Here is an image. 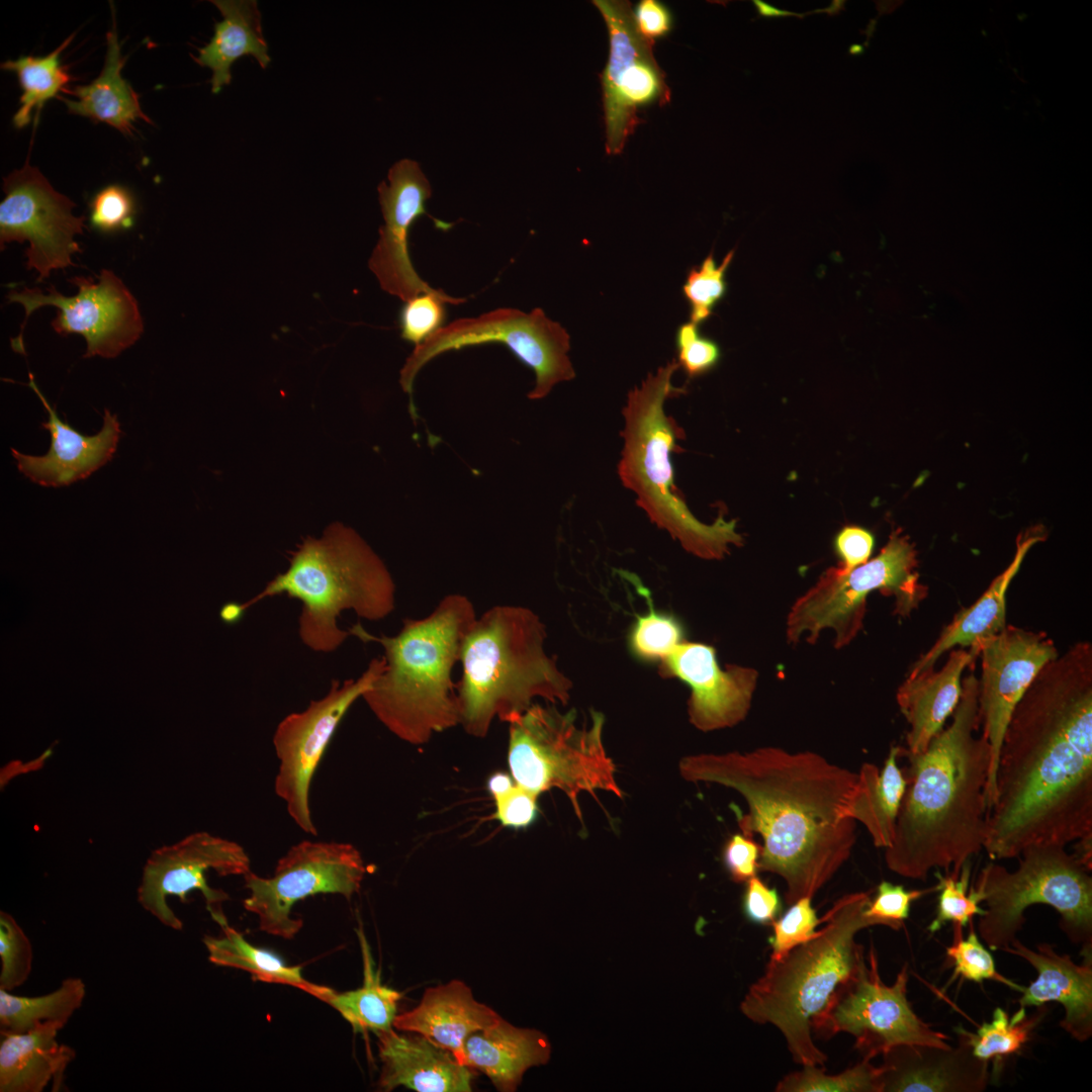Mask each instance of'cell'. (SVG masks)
Segmentation results:
<instances>
[{
    "mask_svg": "<svg viewBox=\"0 0 1092 1092\" xmlns=\"http://www.w3.org/2000/svg\"><path fill=\"white\" fill-rule=\"evenodd\" d=\"M134 203L130 192L120 185L101 189L90 204V222L98 231L112 233L132 224Z\"/></svg>",
    "mask_w": 1092,
    "mask_h": 1092,
    "instance_id": "obj_50",
    "label": "cell"
},
{
    "mask_svg": "<svg viewBox=\"0 0 1092 1092\" xmlns=\"http://www.w3.org/2000/svg\"><path fill=\"white\" fill-rule=\"evenodd\" d=\"M979 652L980 646L953 648L940 669L932 667L908 673L896 695L909 726L907 748H902L905 753L923 752L943 728L960 702L963 672Z\"/></svg>",
    "mask_w": 1092,
    "mask_h": 1092,
    "instance_id": "obj_27",
    "label": "cell"
},
{
    "mask_svg": "<svg viewBox=\"0 0 1092 1092\" xmlns=\"http://www.w3.org/2000/svg\"><path fill=\"white\" fill-rule=\"evenodd\" d=\"M28 385L49 413V420L41 426L50 432L52 442L43 456L26 455L11 449L17 468L24 476L42 486L70 485L87 478L111 460L121 433L116 415L105 410L101 430L96 435L85 436L58 417L31 373Z\"/></svg>",
    "mask_w": 1092,
    "mask_h": 1092,
    "instance_id": "obj_23",
    "label": "cell"
},
{
    "mask_svg": "<svg viewBox=\"0 0 1092 1092\" xmlns=\"http://www.w3.org/2000/svg\"><path fill=\"white\" fill-rule=\"evenodd\" d=\"M357 933L363 961L362 986L342 993L325 987L317 999L336 1009L355 1031L377 1033L389 1030L393 1028L397 1004L402 994L381 983L362 929Z\"/></svg>",
    "mask_w": 1092,
    "mask_h": 1092,
    "instance_id": "obj_35",
    "label": "cell"
},
{
    "mask_svg": "<svg viewBox=\"0 0 1092 1092\" xmlns=\"http://www.w3.org/2000/svg\"><path fill=\"white\" fill-rule=\"evenodd\" d=\"M915 551L905 537L894 533L873 559L850 571L827 569L800 597L787 618V638L796 643L803 634L813 643L824 629L835 632V647L847 645L861 627L868 596L880 590L895 598L896 612L908 615L926 589L914 572Z\"/></svg>",
    "mask_w": 1092,
    "mask_h": 1092,
    "instance_id": "obj_11",
    "label": "cell"
},
{
    "mask_svg": "<svg viewBox=\"0 0 1092 1092\" xmlns=\"http://www.w3.org/2000/svg\"><path fill=\"white\" fill-rule=\"evenodd\" d=\"M979 680L962 679V695L951 722L909 760L908 780L891 845L885 848L890 871L924 881L931 870L959 874L983 848L987 830L986 788L991 763L981 734Z\"/></svg>",
    "mask_w": 1092,
    "mask_h": 1092,
    "instance_id": "obj_3",
    "label": "cell"
},
{
    "mask_svg": "<svg viewBox=\"0 0 1092 1092\" xmlns=\"http://www.w3.org/2000/svg\"><path fill=\"white\" fill-rule=\"evenodd\" d=\"M777 1092H883L882 1070L862 1058L854 1066L835 1075L824 1068L803 1066L786 1075L776 1086Z\"/></svg>",
    "mask_w": 1092,
    "mask_h": 1092,
    "instance_id": "obj_40",
    "label": "cell"
},
{
    "mask_svg": "<svg viewBox=\"0 0 1092 1092\" xmlns=\"http://www.w3.org/2000/svg\"><path fill=\"white\" fill-rule=\"evenodd\" d=\"M759 855L760 845L754 842L751 836L738 833L726 843L723 861L731 879L736 883H743L756 876Z\"/></svg>",
    "mask_w": 1092,
    "mask_h": 1092,
    "instance_id": "obj_52",
    "label": "cell"
},
{
    "mask_svg": "<svg viewBox=\"0 0 1092 1092\" xmlns=\"http://www.w3.org/2000/svg\"><path fill=\"white\" fill-rule=\"evenodd\" d=\"M908 967L893 985L883 983L874 945L855 976L834 995L816 1018L812 1033L830 1038L840 1032L852 1035L854 1049L872 1060L899 1044L949 1048L948 1037L933 1030L912 1010L907 999Z\"/></svg>",
    "mask_w": 1092,
    "mask_h": 1092,
    "instance_id": "obj_13",
    "label": "cell"
},
{
    "mask_svg": "<svg viewBox=\"0 0 1092 1092\" xmlns=\"http://www.w3.org/2000/svg\"><path fill=\"white\" fill-rule=\"evenodd\" d=\"M399 1033L394 1028L375 1033L381 1072L378 1088L391 1091L399 1086L418 1092H469L473 1070L460 1064L449 1051L427 1037Z\"/></svg>",
    "mask_w": 1092,
    "mask_h": 1092,
    "instance_id": "obj_26",
    "label": "cell"
},
{
    "mask_svg": "<svg viewBox=\"0 0 1092 1092\" xmlns=\"http://www.w3.org/2000/svg\"><path fill=\"white\" fill-rule=\"evenodd\" d=\"M379 203L384 224L368 265L380 287L403 302L422 293H438L415 270L408 254V232L416 219L426 215L442 231L452 228L449 222L433 217L426 210L432 187L420 165L413 160L396 162L388 172V184L378 185Z\"/></svg>",
    "mask_w": 1092,
    "mask_h": 1092,
    "instance_id": "obj_21",
    "label": "cell"
},
{
    "mask_svg": "<svg viewBox=\"0 0 1092 1092\" xmlns=\"http://www.w3.org/2000/svg\"><path fill=\"white\" fill-rule=\"evenodd\" d=\"M500 1018L493 1009L476 1001L464 982L452 980L428 988L417 1007L396 1015L393 1028L427 1037L463 1065L468 1036Z\"/></svg>",
    "mask_w": 1092,
    "mask_h": 1092,
    "instance_id": "obj_28",
    "label": "cell"
},
{
    "mask_svg": "<svg viewBox=\"0 0 1092 1092\" xmlns=\"http://www.w3.org/2000/svg\"><path fill=\"white\" fill-rule=\"evenodd\" d=\"M110 6L112 27L106 34L107 51L100 74L88 85L67 90L66 93L75 96V100L62 96L59 99L66 104L69 113L107 123L123 134L131 135L138 120L147 123L152 120L143 111L139 94L121 75L126 58L121 55L112 2Z\"/></svg>",
    "mask_w": 1092,
    "mask_h": 1092,
    "instance_id": "obj_31",
    "label": "cell"
},
{
    "mask_svg": "<svg viewBox=\"0 0 1092 1092\" xmlns=\"http://www.w3.org/2000/svg\"><path fill=\"white\" fill-rule=\"evenodd\" d=\"M0 989L11 991L29 977L32 967L31 943L16 920L0 912Z\"/></svg>",
    "mask_w": 1092,
    "mask_h": 1092,
    "instance_id": "obj_46",
    "label": "cell"
},
{
    "mask_svg": "<svg viewBox=\"0 0 1092 1092\" xmlns=\"http://www.w3.org/2000/svg\"><path fill=\"white\" fill-rule=\"evenodd\" d=\"M244 611L241 608V604L230 602L224 604L219 610V618L225 625H234L238 623Z\"/></svg>",
    "mask_w": 1092,
    "mask_h": 1092,
    "instance_id": "obj_58",
    "label": "cell"
},
{
    "mask_svg": "<svg viewBox=\"0 0 1092 1092\" xmlns=\"http://www.w3.org/2000/svg\"><path fill=\"white\" fill-rule=\"evenodd\" d=\"M633 16L639 33L652 42L668 34L672 27L669 9L657 0H641Z\"/></svg>",
    "mask_w": 1092,
    "mask_h": 1092,
    "instance_id": "obj_55",
    "label": "cell"
},
{
    "mask_svg": "<svg viewBox=\"0 0 1092 1092\" xmlns=\"http://www.w3.org/2000/svg\"><path fill=\"white\" fill-rule=\"evenodd\" d=\"M514 785H515L514 784V779L511 776H509L508 774L498 771V772L493 774L489 778V780L487 782V789H488L490 795L493 798H495V797L506 793Z\"/></svg>",
    "mask_w": 1092,
    "mask_h": 1092,
    "instance_id": "obj_57",
    "label": "cell"
},
{
    "mask_svg": "<svg viewBox=\"0 0 1092 1092\" xmlns=\"http://www.w3.org/2000/svg\"><path fill=\"white\" fill-rule=\"evenodd\" d=\"M487 343L505 345L535 373L534 388L528 393L531 399L544 398L556 384L575 377L568 357L570 337L559 323L539 307L530 312L498 307L475 317L455 320L415 346L400 370L402 389L413 392L417 374L433 358Z\"/></svg>",
    "mask_w": 1092,
    "mask_h": 1092,
    "instance_id": "obj_12",
    "label": "cell"
},
{
    "mask_svg": "<svg viewBox=\"0 0 1092 1092\" xmlns=\"http://www.w3.org/2000/svg\"><path fill=\"white\" fill-rule=\"evenodd\" d=\"M605 718L593 711L579 726L576 713L533 704L509 722L508 761L517 785L536 796L559 789L581 820L578 796L605 791L622 798L615 764L603 744Z\"/></svg>",
    "mask_w": 1092,
    "mask_h": 1092,
    "instance_id": "obj_10",
    "label": "cell"
},
{
    "mask_svg": "<svg viewBox=\"0 0 1092 1092\" xmlns=\"http://www.w3.org/2000/svg\"><path fill=\"white\" fill-rule=\"evenodd\" d=\"M1002 951L1017 956L1028 962L1037 972V978L1021 991L1019 1007H1039L1046 1002H1058L1065 1009L1060 1025L1078 1041H1086L1092 1035V960L1091 950L1085 951L1083 964H1075L1069 956L1059 954L1049 943H1039L1030 949L1014 939Z\"/></svg>",
    "mask_w": 1092,
    "mask_h": 1092,
    "instance_id": "obj_25",
    "label": "cell"
},
{
    "mask_svg": "<svg viewBox=\"0 0 1092 1092\" xmlns=\"http://www.w3.org/2000/svg\"><path fill=\"white\" fill-rule=\"evenodd\" d=\"M546 630L521 606L498 605L477 616L460 653L459 723L484 737L494 718L510 722L535 698L566 704L572 684L544 649Z\"/></svg>",
    "mask_w": 1092,
    "mask_h": 1092,
    "instance_id": "obj_6",
    "label": "cell"
},
{
    "mask_svg": "<svg viewBox=\"0 0 1092 1092\" xmlns=\"http://www.w3.org/2000/svg\"><path fill=\"white\" fill-rule=\"evenodd\" d=\"M743 910L748 919L759 924L772 922L781 909V901L775 889L767 887L754 876L747 882Z\"/></svg>",
    "mask_w": 1092,
    "mask_h": 1092,
    "instance_id": "obj_54",
    "label": "cell"
},
{
    "mask_svg": "<svg viewBox=\"0 0 1092 1092\" xmlns=\"http://www.w3.org/2000/svg\"><path fill=\"white\" fill-rule=\"evenodd\" d=\"M593 4L604 18L610 42L601 74L606 151L619 155L640 123L638 110L668 103L670 90L653 56L654 42L637 30L631 4L622 0H594Z\"/></svg>",
    "mask_w": 1092,
    "mask_h": 1092,
    "instance_id": "obj_17",
    "label": "cell"
},
{
    "mask_svg": "<svg viewBox=\"0 0 1092 1092\" xmlns=\"http://www.w3.org/2000/svg\"><path fill=\"white\" fill-rule=\"evenodd\" d=\"M790 906L783 917L772 922L769 960H779L795 946L813 938L817 934L816 927L821 924L812 906V898L803 897Z\"/></svg>",
    "mask_w": 1092,
    "mask_h": 1092,
    "instance_id": "obj_47",
    "label": "cell"
},
{
    "mask_svg": "<svg viewBox=\"0 0 1092 1092\" xmlns=\"http://www.w3.org/2000/svg\"><path fill=\"white\" fill-rule=\"evenodd\" d=\"M222 19L215 22L210 41L192 56L200 66L212 71L211 91L219 93L232 81V66L243 56H253L262 69L270 63L262 33L261 14L256 1L214 0Z\"/></svg>",
    "mask_w": 1092,
    "mask_h": 1092,
    "instance_id": "obj_32",
    "label": "cell"
},
{
    "mask_svg": "<svg viewBox=\"0 0 1092 1092\" xmlns=\"http://www.w3.org/2000/svg\"><path fill=\"white\" fill-rule=\"evenodd\" d=\"M365 864L350 843L302 840L279 858L272 877L244 875L249 896L244 908L257 915L260 930L285 939L303 926L291 910L297 902L316 894H339L350 900L361 887Z\"/></svg>",
    "mask_w": 1092,
    "mask_h": 1092,
    "instance_id": "obj_14",
    "label": "cell"
},
{
    "mask_svg": "<svg viewBox=\"0 0 1092 1092\" xmlns=\"http://www.w3.org/2000/svg\"><path fill=\"white\" fill-rule=\"evenodd\" d=\"M979 646L982 659V673L978 679L980 728L991 750L986 788L988 812L995 800L999 751L1012 711L1040 669L1059 652L1044 632L1012 625H1006Z\"/></svg>",
    "mask_w": 1092,
    "mask_h": 1092,
    "instance_id": "obj_20",
    "label": "cell"
},
{
    "mask_svg": "<svg viewBox=\"0 0 1092 1092\" xmlns=\"http://www.w3.org/2000/svg\"><path fill=\"white\" fill-rule=\"evenodd\" d=\"M65 1026L47 1021L25 1032L1 1031L0 1091L41 1092L54 1080L61 1085L63 1074L75 1058V1051L57 1041Z\"/></svg>",
    "mask_w": 1092,
    "mask_h": 1092,
    "instance_id": "obj_30",
    "label": "cell"
},
{
    "mask_svg": "<svg viewBox=\"0 0 1092 1092\" xmlns=\"http://www.w3.org/2000/svg\"><path fill=\"white\" fill-rule=\"evenodd\" d=\"M75 33L69 35L55 51L44 57L25 56L8 60L1 64V69L14 72L22 94L20 106L12 118L14 127H25L31 120L35 109L37 116L43 105L52 98H59L60 92H67V86L75 78L63 66L61 55L71 43Z\"/></svg>",
    "mask_w": 1092,
    "mask_h": 1092,
    "instance_id": "obj_37",
    "label": "cell"
},
{
    "mask_svg": "<svg viewBox=\"0 0 1092 1092\" xmlns=\"http://www.w3.org/2000/svg\"><path fill=\"white\" fill-rule=\"evenodd\" d=\"M217 924L222 931L220 937L210 935L203 937L209 962L216 966L248 972L257 981L292 986L315 998L320 997L325 986L305 980L300 967L287 966L271 951L252 945L240 932L230 926L226 918Z\"/></svg>",
    "mask_w": 1092,
    "mask_h": 1092,
    "instance_id": "obj_36",
    "label": "cell"
},
{
    "mask_svg": "<svg viewBox=\"0 0 1092 1092\" xmlns=\"http://www.w3.org/2000/svg\"><path fill=\"white\" fill-rule=\"evenodd\" d=\"M3 191L1 250L11 242H28L26 267L38 272L37 281L54 270L74 266L72 256L82 252L75 236L82 235L85 226V216L72 212L75 203L56 191L29 159L3 178Z\"/></svg>",
    "mask_w": 1092,
    "mask_h": 1092,
    "instance_id": "obj_18",
    "label": "cell"
},
{
    "mask_svg": "<svg viewBox=\"0 0 1092 1092\" xmlns=\"http://www.w3.org/2000/svg\"><path fill=\"white\" fill-rule=\"evenodd\" d=\"M883 1092H981L990 1080L989 1062L958 1048L899 1044L883 1055Z\"/></svg>",
    "mask_w": 1092,
    "mask_h": 1092,
    "instance_id": "obj_24",
    "label": "cell"
},
{
    "mask_svg": "<svg viewBox=\"0 0 1092 1092\" xmlns=\"http://www.w3.org/2000/svg\"><path fill=\"white\" fill-rule=\"evenodd\" d=\"M385 666L373 658L357 678L334 679L326 696L301 712L287 715L277 726L273 745L279 761L274 790L286 811L305 833L316 835L309 807V789L316 767L338 725L354 702L362 698Z\"/></svg>",
    "mask_w": 1092,
    "mask_h": 1092,
    "instance_id": "obj_16",
    "label": "cell"
},
{
    "mask_svg": "<svg viewBox=\"0 0 1092 1092\" xmlns=\"http://www.w3.org/2000/svg\"><path fill=\"white\" fill-rule=\"evenodd\" d=\"M679 774L742 796L747 813L737 819L741 832L760 835L759 870L783 879L789 905L813 898L851 854L856 822L849 810L857 772L818 753L762 746L693 754L679 761Z\"/></svg>",
    "mask_w": 1092,
    "mask_h": 1092,
    "instance_id": "obj_2",
    "label": "cell"
},
{
    "mask_svg": "<svg viewBox=\"0 0 1092 1092\" xmlns=\"http://www.w3.org/2000/svg\"><path fill=\"white\" fill-rule=\"evenodd\" d=\"M86 986L80 978H68L46 995L18 996L0 989V1026L5 1032H25L47 1021L68 1023L85 999Z\"/></svg>",
    "mask_w": 1092,
    "mask_h": 1092,
    "instance_id": "obj_38",
    "label": "cell"
},
{
    "mask_svg": "<svg viewBox=\"0 0 1092 1092\" xmlns=\"http://www.w3.org/2000/svg\"><path fill=\"white\" fill-rule=\"evenodd\" d=\"M476 617L466 596L451 594L425 618L404 620L394 636H376L360 624L349 630L383 647L385 666L362 698L399 739L423 744L434 733L459 724L452 671Z\"/></svg>",
    "mask_w": 1092,
    "mask_h": 1092,
    "instance_id": "obj_4",
    "label": "cell"
},
{
    "mask_svg": "<svg viewBox=\"0 0 1092 1092\" xmlns=\"http://www.w3.org/2000/svg\"><path fill=\"white\" fill-rule=\"evenodd\" d=\"M1019 867L1009 872L990 862L974 886L986 903L978 930L992 950H1003L1016 938L1025 919V910L1045 904L1061 916L1060 926L1070 940L1091 949L1092 878L1066 850L1057 844L1031 845L1019 854Z\"/></svg>",
    "mask_w": 1092,
    "mask_h": 1092,
    "instance_id": "obj_9",
    "label": "cell"
},
{
    "mask_svg": "<svg viewBox=\"0 0 1092 1092\" xmlns=\"http://www.w3.org/2000/svg\"><path fill=\"white\" fill-rule=\"evenodd\" d=\"M1036 538L1023 540L1011 564L998 575L985 593L969 608L959 612L947 624L934 644L913 664L909 673L934 667L945 652L979 644L1002 631L1006 623V594L1020 563Z\"/></svg>",
    "mask_w": 1092,
    "mask_h": 1092,
    "instance_id": "obj_33",
    "label": "cell"
},
{
    "mask_svg": "<svg viewBox=\"0 0 1092 1092\" xmlns=\"http://www.w3.org/2000/svg\"><path fill=\"white\" fill-rule=\"evenodd\" d=\"M537 797L515 784L506 793L493 798L495 802L493 816L504 827L526 828L535 821L538 815Z\"/></svg>",
    "mask_w": 1092,
    "mask_h": 1092,
    "instance_id": "obj_51",
    "label": "cell"
},
{
    "mask_svg": "<svg viewBox=\"0 0 1092 1092\" xmlns=\"http://www.w3.org/2000/svg\"><path fill=\"white\" fill-rule=\"evenodd\" d=\"M672 360L649 373L640 386L629 391L623 408V449L618 463L622 484L636 495V504L658 528L665 530L688 552L704 559H721L731 545L742 543L735 520L722 516L714 523L699 521L690 511L674 482L672 454L680 451L684 432L666 416V399L685 389L672 384L678 369Z\"/></svg>",
    "mask_w": 1092,
    "mask_h": 1092,
    "instance_id": "obj_8",
    "label": "cell"
},
{
    "mask_svg": "<svg viewBox=\"0 0 1092 1092\" xmlns=\"http://www.w3.org/2000/svg\"><path fill=\"white\" fill-rule=\"evenodd\" d=\"M1074 852L1077 861L1088 872L1092 870V832L1074 841Z\"/></svg>",
    "mask_w": 1092,
    "mask_h": 1092,
    "instance_id": "obj_56",
    "label": "cell"
},
{
    "mask_svg": "<svg viewBox=\"0 0 1092 1092\" xmlns=\"http://www.w3.org/2000/svg\"><path fill=\"white\" fill-rule=\"evenodd\" d=\"M659 665L662 677H676L691 689L690 722L701 731L732 727L746 717L755 691V669L735 664L722 669L713 646L684 640Z\"/></svg>",
    "mask_w": 1092,
    "mask_h": 1092,
    "instance_id": "obj_22",
    "label": "cell"
},
{
    "mask_svg": "<svg viewBox=\"0 0 1092 1092\" xmlns=\"http://www.w3.org/2000/svg\"><path fill=\"white\" fill-rule=\"evenodd\" d=\"M934 875L938 880L936 892L939 894L935 917L928 925L931 933L938 931L947 922L965 927L975 915H984L985 909L980 907L983 902L982 894L974 885L968 891L971 878L970 860L962 867L959 874L943 875L937 870Z\"/></svg>",
    "mask_w": 1092,
    "mask_h": 1092,
    "instance_id": "obj_41",
    "label": "cell"
},
{
    "mask_svg": "<svg viewBox=\"0 0 1092 1092\" xmlns=\"http://www.w3.org/2000/svg\"><path fill=\"white\" fill-rule=\"evenodd\" d=\"M674 341L678 367L691 379L710 372L721 360L719 344L702 335L699 326L691 322L678 326Z\"/></svg>",
    "mask_w": 1092,
    "mask_h": 1092,
    "instance_id": "obj_48",
    "label": "cell"
},
{
    "mask_svg": "<svg viewBox=\"0 0 1092 1092\" xmlns=\"http://www.w3.org/2000/svg\"><path fill=\"white\" fill-rule=\"evenodd\" d=\"M684 640L682 627L672 615L650 611L632 626L629 647L641 660L660 661Z\"/></svg>",
    "mask_w": 1092,
    "mask_h": 1092,
    "instance_id": "obj_44",
    "label": "cell"
},
{
    "mask_svg": "<svg viewBox=\"0 0 1092 1092\" xmlns=\"http://www.w3.org/2000/svg\"><path fill=\"white\" fill-rule=\"evenodd\" d=\"M985 851L1017 857L1031 845L1092 832V645L1079 641L1049 661L1005 729L987 812Z\"/></svg>",
    "mask_w": 1092,
    "mask_h": 1092,
    "instance_id": "obj_1",
    "label": "cell"
},
{
    "mask_svg": "<svg viewBox=\"0 0 1092 1092\" xmlns=\"http://www.w3.org/2000/svg\"><path fill=\"white\" fill-rule=\"evenodd\" d=\"M466 301L465 297L451 296L441 289L438 293H422L403 302L398 313L401 339L420 345L443 327L447 303L458 305Z\"/></svg>",
    "mask_w": 1092,
    "mask_h": 1092,
    "instance_id": "obj_45",
    "label": "cell"
},
{
    "mask_svg": "<svg viewBox=\"0 0 1092 1092\" xmlns=\"http://www.w3.org/2000/svg\"><path fill=\"white\" fill-rule=\"evenodd\" d=\"M551 1046L541 1031L516 1027L500 1018L472 1033L464 1044L463 1065L484 1074L500 1092H513L525 1072L544 1065Z\"/></svg>",
    "mask_w": 1092,
    "mask_h": 1092,
    "instance_id": "obj_29",
    "label": "cell"
},
{
    "mask_svg": "<svg viewBox=\"0 0 1092 1092\" xmlns=\"http://www.w3.org/2000/svg\"><path fill=\"white\" fill-rule=\"evenodd\" d=\"M900 750L899 746L891 747L882 769L870 762L861 765L849 810V816L866 827L874 845L884 849L893 841L908 784L905 771L897 764Z\"/></svg>",
    "mask_w": 1092,
    "mask_h": 1092,
    "instance_id": "obj_34",
    "label": "cell"
},
{
    "mask_svg": "<svg viewBox=\"0 0 1092 1092\" xmlns=\"http://www.w3.org/2000/svg\"><path fill=\"white\" fill-rule=\"evenodd\" d=\"M936 891V885L923 890H905L901 885L882 881L877 887L875 897L871 898L867 905L864 914L878 920L883 926L898 930L909 917L911 904Z\"/></svg>",
    "mask_w": 1092,
    "mask_h": 1092,
    "instance_id": "obj_49",
    "label": "cell"
},
{
    "mask_svg": "<svg viewBox=\"0 0 1092 1092\" xmlns=\"http://www.w3.org/2000/svg\"><path fill=\"white\" fill-rule=\"evenodd\" d=\"M1039 1006L1037 1011L1028 1016L1026 1008L1019 1007L1009 1017L1002 1008L997 1007L989 1022H983L976 1033L963 1028L958 1029L960 1039L967 1043L973 1055L983 1061H1000L1018 1053L1030 1039V1035L1045 1013Z\"/></svg>",
    "mask_w": 1092,
    "mask_h": 1092,
    "instance_id": "obj_39",
    "label": "cell"
},
{
    "mask_svg": "<svg viewBox=\"0 0 1092 1092\" xmlns=\"http://www.w3.org/2000/svg\"><path fill=\"white\" fill-rule=\"evenodd\" d=\"M282 594L301 602L298 634L315 652L335 651L351 635L338 627L343 611L378 621L395 607V584L386 565L353 528L339 522L329 525L320 538H305L292 553L287 570L241 608L245 612Z\"/></svg>",
    "mask_w": 1092,
    "mask_h": 1092,
    "instance_id": "obj_7",
    "label": "cell"
},
{
    "mask_svg": "<svg viewBox=\"0 0 1092 1092\" xmlns=\"http://www.w3.org/2000/svg\"><path fill=\"white\" fill-rule=\"evenodd\" d=\"M875 540L863 528L846 526L834 538V549L840 558V568L850 571L866 563L873 551Z\"/></svg>",
    "mask_w": 1092,
    "mask_h": 1092,
    "instance_id": "obj_53",
    "label": "cell"
},
{
    "mask_svg": "<svg viewBox=\"0 0 1092 1092\" xmlns=\"http://www.w3.org/2000/svg\"><path fill=\"white\" fill-rule=\"evenodd\" d=\"M729 251L720 265L711 252L700 265L693 266L682 285V294L690 306V322L700 326L714 312L727 291L726 272L734 258Z\"/></svg>",
    "mask_w": 1092,
    "mask_h": 1092,
    "instance_id": "obj_42",
    "label": "cell"
},
{
    "mask_svg": "<svg viewBox=\"0 0 1092 1092\" xmlns=\"http://www.w3.org/2000/svg\"><path fill=\"white\" fill-rule=\"evenodd\" d=\"M209 870L219 876H244L251 872L250 857L235 841L204 831L189 834L151 853L144 866L138 901L163 925L181 930L183 923L168 905L167 898L177 896L185 903L189 892L199 890L217 923L225 918L221 904L230 897L224 891L208 886L205 874Z\"/></svg>",
    "mask_w": 1092,
    "mask_h": 1092,
    "instance_id": "obj_19",
    "label": "cell"
},
{
    "mask_svg": "<svg viewBox=\"0 0 1092 1092\" xmlns=\"http://www.w3.org/2000/svg\"><path fill=\"white\" fill-rule=\"evenodd\" d=\"M871 898V892H856L836 900L821 918L817 934L779 960H769L740 1003L746 1018L781 1031L793 1061L801 1066H825L827 1056L814 1042L812 1025L866 960L856 933L881 925L864 914Z\"/></svg>",
    "mask_w": 1092,
    "mask_h": 1092,
    "instance_id": "obj_5",
    "label": "cell"
},
{
    "mask_svg": "<svg viewBox=\"0 0 1092 1092\" xmlns=\"http://www.w3.org/2000/svg\"><path fill=\"white\" fill-rule=\"evenodd\" d=\"M968 925L969 934L967 939H964L963 927L952 923L953 941L946 948V954L953 965V978L962 977L976 983L993 980L1021 992L1024 986L1014 983L997 972L993 957L979 940L973 919Z\"/></svg>",
    "mask_w": 1092,
    "mask_h": 1092,
    "instance_id": "obj_43",
    "label": "cell"
},
{
    "mask_svg": "<svg viewBox=\"0 0 1092 1092\" xmlns=\"http://www.w3.org/2000/svg\"><path fill=\"white\" fill-rule=\"evenodd\" d=\"M68 281L78 287L77 294L64 295L54 286L47 292L24 287L7 294L8 302L19 303L25 309L20 334L11 341L15 351L24 353L22 336L29 315L48 305L58 308L52 322L55 332L64 337L78 334L85 339L84 358H114L140 339L144 323L138 301L111 270H101L97 282L83 276Z\"/></svg>",
    "mask_w": 1092,
    "mask_h": 1092,
    "instance_id": "obj_15",
    "label": "cell"
}]
</instances>
